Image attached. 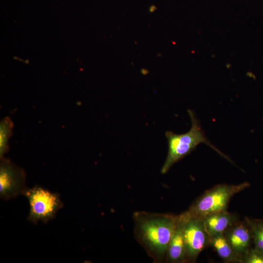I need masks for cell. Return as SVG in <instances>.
Returning <instances> with one entry per match:
<instances>
[{"instance_id":"1","label":"cell","mask_w":263,"mask_h":263,"mask_svg":"<svg viewBox=\"0 0 263 263\" xmlns=\"http://www.w3.org/2000/svg\"><path fill=\"white\" fill-rule=\"evenodd\" d=\"M133 220L135 236L139 243L155 262L163 261L178 215L139 211L133 214Z\"/></svg>"},{"instance_id":"2","label":"cell","mask_w":263,"mask_h":263,"mask_svg":"<svg viewBox=\"0 0 263 263\" xmlns=\"http://www.w3.org/2000/svg\"><path fill=\"white\" fill-rule=\"evenodd\" d=\"M188 113L191 126L187 132L176 134L170 131L166 132L169 149L166 161L161 170L163 174L167 173L174 164L189 154L200 144H207L228 159L207 138L195 113L190 110H188Z\"/></svg>"},{"instance_id":"3","label":"cell","mask_w":263,"mask_h":263,"mask_svg":"<svg viewBox=\"0 0 263 263\" xmlns=\"http://www.w3.org/2000/svg\"><path fill=\"white\" fill-rule=\"evenodd\" d=\"M249 186L248 182L238 185H217L206 191L186 212L191 216L203 218L213 213L226 211L231 198Z\"/></svg>"},{"instance_id":"4","label":"cell","mask_w":263,"mask_h":263,"mask_svg":"<svg viewBox=\"0 0 263 263\" xmlns=\"http://www.w3.org/2000/svg\"><path fill=\"white\" fill-rule=\"evenodd\" d=\"M23 195L28 200L30 206L28 220L35 224L40 221L47 223L56 217L63 206L58 193L38 186L27 188Z\"/></svg>"},{"instance_id":"5","label":"cell","mask_w":263,"mask_h":263,"mask_svg":"<svg viewBox=\"0 0 263 263\" xmlns=\"http://www.w3.org/2000/svg\"><path fill=\"white\" fill-rule=\"evenodd\" d=\"M179 216L186 246L188 261H194L209 244L210 237L202 218L191 216L185 212Z\"/></svg>"},{"instance_id":"6","label":"cell","mask_w":263,"mask_h":263,"mask_svg":"<svg viewBox=\"0 0 263 263\" xmlns=\"http://www.w3.org/2000/svg\"><path fill=\"white\" fill-rule=\"evenodd\" d=\"M26 174L24 170L10 159L0 158V197L8 200L23 195L26 187Z\"/></svg>"},{"instance_id":"7","label":"cell","mask_w":263,"mask_h":263,"mask_svg":"<svg viewBox=\"0 0 263 263\" xmlns=\"http://www.w3.org/2000/svg\"><path fill=\"white\" fill-rule=\"evenodd\" d=\"M236 254L241 258L251 247L252 231L247 221H237L224 233Z\"/></svg>"},{"instance_id":"8","label":"cell","mask_w":263,"mask_h":263,"mask_svg":"<svg viewBox=\"0 0 263 263\" xmlns=\"http://www.w3.org/2000/svg\"><path fill=\"white\" fill-rule=\"evenodd\" d=\"M204 226L209 237L224 234L238 221V217L225 211L213 213L202 218Z\"/></svg>"},{"instance_id":"9","label":"cell","mask_w":263,"mask_h":263,"mask_svg":"<svg viewBox=\"0 0 263 263\" xmlns=\"http://www.w3.org/2000/svg\"><path fill=\"white\" fill-rule=\"evenodd\" d=\"M166 259L169 262L172 263L188 261L182 226L179 215L176 228L168 247Z\"/></svg>"},{"instance_id":"10","label":"cell","mask_w":263,"mask_h":263,"mask_svg":"<svg viewBox=\"0 0 263 263\" xmlns=\"http://www.w3.org/2000/svg\"><path fill=\"white\" fill-rule=\"evenodd\" d=\"M209 244L224 262L241 263V258L236 254L224 234L210 237Z\"/></svg>"},{"instance_id":"11","label":"cell","mask_w":263,"mask_h":263,"mask_svg":"<svg viewBox=\"0 0 263 263\" xmlns=\"http://www.w3.org/2000/svg\"><path fill=\"white\" fill-rule=\"evenodd\" d=\"M14 124L11 119L7 116L0 122V158H2L9 150V140L12 133Z\"/></svg>"},{"instance_id":"12","label":"cell","mask_w":263,"mask_h":263,"mask_svg":"<svg viewBox=\"0 0 263 263\" xmlns=\"http://www.w3.org/2000/svg\"><path fill=\"white\" fill-rule=\"evenodd\" d=\"M250 226L254 248L263 253V220L246 217Z\"/></svg>"},{"instance_id":"13","label":"cell","mask_w":263,"mask_h":263,"mask_svg":"<svg viewBox=\"0 0 263 263\" xmlns=\"http://www.w3.org/2000/svg\"><path fill=\"white\" fill-rule=\"evenodd\" d=\"M242 263H263V253L251 247L243 256Z\"/></svg>"},{"instance_id":"14","label":"cell","mask_w":263,"mask_h":263,"mask_svg":"<svg viewBox=\"0 0 263 263\" xmlns=\"http://www.w3.org/2000/svg\"><path fill=\"white\" fill-rule=\"evenodd\" d=\"M156 9V8L155 6L154 5H152L151 6H150V8H149V11L150 12H154L155 10Z\"/></svg>"}]
</instances>
